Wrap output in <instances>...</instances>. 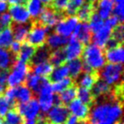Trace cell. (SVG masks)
Returning <instances> with one entry per match:
<instances>
[{
	"instance_id": "41",
	"label": "cell",
	"mask_w": 124,
	"mask_h": 124,
	"mask_svg": "<svg viewBox=\"0 0 124 124\" xmlns=\"http://www.w3.org/2000/svg\"><path fill=\"white\" fill-rule=\"evenodd\" d=\"M123 36H124V31H123V26L122 24H119L117 26H116L111 32V38L115 39L120 44H122L123 42Z\"/></svg>"
},
{
	"instance_id": "22",
	"label": "cell",
	"mask_w": 124,
	"mask_h": 124,
	"mask_svg": "<svg viewBox=\"0 0 124 124\" xmlns=\"http://www.w3.org/2000/svg\"><path fill=\"white\" fill-rule=\"evenodd\" d=\"M26 8L30 16L33 19H38L39 16L44 9L43 4L40 0H26Z\"/></svg>"
},
{
	"instance_id": "25",
	"label": "cell",
	"mask_w": 124,
	"mask_h": 124,
	"mask_svg": "<svg viewBox=\"0 0 124 124\" xmlns=\"http://www.w3.org/2000/svg\"><path fill=\"white\" fill-rule=\"evenodd\" d=\"M99 72L98 71H93V72H84L80 78L78 83L80 87L91 89L94 83L99 80Z\"/></svg>"
},
{
	"instance_id": "56",
	"label": "cell",
	"mask_w": 124,
	"mask_h": 124,
	"mask_svg": "<svg viewBox=\"0 0 124 124\" xmlns=\"http://www.w3.org/2000/svg\"><path fill=\"white\" fill-rule=\"evenodd\" d=\"M0 124H3V119L1 116H0Z\"/></svg>"
},
{
	"instance_id": "27",
	"label": "cell",
	"mask_w": 124,
	"mask_h": 124,
	"mask_svg": "<svg viewBox=\"0 0 124 124\" xmlns=\"http://www.w3.org/2000/svg\"><path fill=\"white\" fill-rule=\"evenodd\" d=\"M77 91H78V88L77 85H73V86L70 87V88H66V90L62 91L58 95L59 100H60V105H69L73 100H75L77 97Z\"/></svg>"
},
{
	"instance_id": "5",
	"label": "cell",
	"mask_w": 124,
	"mask_h": 124,
	"mask_svg": "<svg viewBox=\"0 0 124 124\" xmlns=\"http://www.w3.org/2000/svg\"><path fill=\"white\" fill-rule=\"evenodd\" d=\"M49 28L45 27L38 22L34 23L31 26V29L26 38V43L35 48H38L45 45Z\"/></svg>"
},
{
	"instance_id": "47",
	"label": "cell",
	"mask_w": 124,
	"mask_h": 124,
	"mask_svg": "<svg viewBox=\"0 0 124 124\" xmlns=\"http://www.w3.org/2000/svg\"><path fill=\"white\" fill-rule=\"evenodd\" d=\"M21 47V43H19L17 41H13V43L9 46V51L11 52L12 54H14L16 56V55H17L19 54Z\"/></svg>"
},
{
	"instance_id": "21",
	"label": "cell",
	"mask_w": 124,
	"mask_h": 124,
	"mask_svg": "<svg viewBox=\"0 0 124 124\" xmlns=\"http://www.w3.org/2000/svg\"><path fill=\"white\" fill-rule=\"evenodd\" d=\"M68 42V38H64L57 33H51L47 37L46 43L47 47L49 49L54 50L57 48H60L63 46H66Z\"/></svg>"
},
{
	"instance_id": "53",
	"label": "cell",
	"mask_w": 124,
	"mask_h": 124,
	"mask_svg": "<svg viewBox=\"0 0 124 124\" xmlns=\"http://www.w3.org/2000/svg\"><path fill=\"white\" fill-rule=\"evenodd\" d=\"M40 1H41L43 4H47V5L51 4V3H52V0H40Z\"/></svg>"
},
{
	"instance_id": "44",
	"label": "cell",
	"mask_w": 124,
	"mask_h": 124,
	"mask_svg": "<svg viewBox=\"0 0 124 124\" xmlns=\"http://www.w3.org/2000/svg\"><path fill=\"white\" fill-rule=\"evenodd\" d=\"M12 23V20L10 18V16L9 13H4L0 16V31L4 28L9 27Z\"/></svg>"
},
{
	"instance_id": "29",
	"label": "cell",
	"mask_w": 124,
	"mask_h": 124,
	"mask_svg": "<svg viewBox=\"0 0 124 124\" xmlns=\"http://www.w3.org/2000/svg\"><path fill=\"white\" fill-rule=\"evenodd\" d=\"M33 93L26 85H20L16 87V103H26L32 99Z\"/></svg>"
},
{
	"instance_id": "14",
	"label": "cell",
	"mask_w": 124,
	"mask_h": 124,
	"mask_svg": "<svg viewBox=\"0 0 124 124\" xmlns=\"http://www.w3.org/2000/svg\"><path fill=\"white\" fill-rule=\"evenodd\" d=\"M82 44L88 45L92 40V31L87 22H81L77 25L72 35Z\"/></svg>"
},
{
	"instance_id": "31",
	"label": "cell",
	"mask_w": 124,
	"mask_h": 124,
	"mask_svg": "<svg viewBox=\"0 0 124 124\" xmlns=\"http://www.w3.org/2000/svg\"><path fill=\"white\" fill-rule=\"evenodd\" d=\"M69 75V71H68V68L66 65H62V66H57L54 70H53L51 74L48 76V80L51 83H57L59 81L65 79L67 78Z\"/></svg>"
},
{
	"instance_id": "4",
	"label": "cell",
	"mask_w": 124,
	"mask_h": 124,
	"mask_svg": "<svg viewBox=\"0 0 124 124\" xmlns=\"http://www.w3.org/2000/svg\"><path fill=\"white\" fill-rule=\"evenodd\" d=\"M123 67L121 64H110L105 66L102 71L99 73V78L104 82L111 85H117L122 83V77Z\"/></svg>"
},
{
	"instance_id": "33",
	"label": "cell",
	"mask_w": 124,
	"mask_h": 124,
	"mask_svg": "<svg viewBox=\"0 0 124 124\" xmlns=\"http://www.w3.org/2000/svg\"><path fill=\"white\" fill-rule=\"evenodd\" d=\"M77 96L78 97V100L83 104L87 105L88 106H92L93 104L96 101L94 99L93 95L92 94V92L90 89H87V88H82L79 87L77 91Z\"/></svg>"
},
{
	"instance_id": "42",
	"label": "cell",
	"mask_w": 124,
	"mask_h": 124,
	"mask_svg": "<svg viewBox=\"0 0 124 124\" xmlns=\"http://www.w3.org/2000/svg\"><path fill=\"white\" fill-rule=\"evenodd\" d=\"M68 3H69V0H52V9L56 12L61 13L62 11L66 10Z\"/></svg>"
},
{
	"instance_id": "49",
	"label": "cell",
	"mask_w": 124,
	"mask_h": 124,
	"mask_svg": "<svg viewBox=\"0 0 124 124\" xmlns=\"http://www.w3.org/2000/svg\"><path fill=\"white\" fill-rule=\"evenodd\" d=\"M9 9V6H8V3L6 1H2L0 0V16L4 13H6V11Z\"/></svg>"
},
{
	"instance_id": "59",
	"label": "cell",
	"mask_w": 124,
	"mask_h": 124,
	"mask_svg": "<svg viewBox=\"0 0 124 124\" xmlns=\"http://www.w3.org/2000/svg\"><path fill=\"white\" fill-rule=\"evenodd\" d=\"M63 124H64V123H63Z\"/></svg>"
},
{
	"instance_id": "55",
	"label": "cell",
	"mask_w": 124,
	"mask_h": 124,
	"mask_svg": "<svg viewBox=\"0 0 124 124\" xmlns=\"http://www.w3.org/2000/svg\"><path fill=\"white\" fill-rule=\"evenodd\" d=\"M87 1H88V3L92 4H95V3L98 2V0H87Z\"/></svg>"
},
{
	"instance_id": "1",
	"label": "cell",
	"mask_w": 124,
	"mask_h": 124,
	"mask_svg": "<svg viewBox=\"0 0 124 124\" xmlns=\"http://www.w3.org/2000/svg\"><path fill=\"white\" fill-rule=\"evenodd\" d=\"M92 105L87 124H116L122 116V100L117 98L113 92L99 98Z\"/></svg>"
},
{
	"instance_id": "36",
	"label": "cell",
	"mask_w": 124,
	"mask_h": 124,
	"mask_svg": "<svg viewBox=\"0 0 124 124\" xmlns=\"http://www.w3.org/2000/svg\"><path fill=\"white\" fill-rule=\"evenodd\" d=\"M73 85H75L74 80L71 78H66L61 81H59L57 83H54L53 84H51V88L53 93H60L62 91L66 90V88L73 86Z\"/></svg>"
},
{
	"instance_id": "57",
	"label": "cell",
	"mask_w": 124,
	"mask_h": 124,
	"mask_svg": "<svg viewBox=\"0 0 124 124\" xmlns=\"http://www.w3.org/2000/svg\"><path fill=\"white\" fill-rule=\"evenodd\" d=\"M116 124H123V123H122V122H121V121H120V122H117Z\"/></svg>"
},
{
	"instance_id": "54",
	"label": "cell",
	"mask_w": 124,
	"mask_h": 124,
	"mask_svg": "<svg viewBox=\"0 0 124 124\" xmlns=\"http://www.w3.org/2000/svg\"><path fill=\"white\" fill-rule=\"evenodd\" d=\"M4 92V86H3V85L0 84V95L2 94Z\"/></svg>"
},
{
	"instance_id": "30",
	"label": "cell",
	"mask_w": 124,
	"mask_h": 124,
	"mask_svg": "<svg viewBox=\"0 0 124 124\" xmlns=\"http://www.w3.org/2000/svg\"><path fill=\"white\" fill-rule=\"evenodd\" d=\"M94 13V6L89 3H85L77 12V18L81 22H87L89 21L90 17Z\"/></svg>"
},
{
	"instance_id": "26",
	"label": "cell",
	"mask_w": 124,
	"mask_h": 124,
	"mask_svg": "<svg viewBox=\"0 0 124 124\" xmlns=\"http://www.w3.org/2000/svg\"><path fill=\"white\" fill-rule=\"evenodd\" d=\"M16 60V56L6 48H0V68L9 70Z\"/></svg>"
},
{
	"instance_id": "19",
	"label": "cell",
	"mask_w": 124,
	"mask_h": 124,
	"mask_svg": "<svg viewBox=\"0 0 124 124\" xmlns=\"http://www.w3.org/2000/svg\"><path fill=\"white\" fill-rule=\"evenodd\" d=\"M92 94L93 95L95 100L101 97H105L109 95L112 92L111 87L109 84H107L105 82H104L103 80L100 79L94 83V85L93 86V88H91Z\"/></svg>"
},
{
	"instance_id": "43",
	"label": "cell",
	"mask_w": 124,
	"mask_h": 124,
	"mask_svg": "<svg viewBox=\"0 0 124 124\" xmlns=\"http://www.w3.org/2000/svg\"><path fill=\"white\" fill-rule=\"evenodd\" d=\"M112 14L113 16L116 17L119 20L120 23L122 24V21L124 20V4H116L113 6V9H112Z\"/></svg>"
},
{
	"instance_id": "37",
	"label": "cell",
	"mask_w": 124,
	"mask_h": 124,
	"mask_svg": "<svg viewBox=\"0 0 124 124\" xmlns=\"http://www.w3.org/2000/svg\"><path fill=\"white\" fill-rule=\"evenodd\" d=\"M16 101L9 100L5 95H0V116L3 117L13 108H16Z\"/></svg>"
},
{
	"instance_id": "12",
	"label": "cell",
	"mask_w": 124,
	"mask_h": 124,
	"mask_svg": "<svg viewBox=\"0 0 124 124\" xmlns=\"http://www.w3.org/2000/svg\"><path fill=\"white\" fill-rule=\"evenodd\" d=\"M60 19H61L60 13L56 12L52 8H44L42 14L38 17V22L50 29L53 26H55V25Z\"/></svg>"
},
{
	"instance_id": "24",
	"label": "cell",
	"mask_w": 124,
	"mask_h": 124,
	"mask_svg": "<svg viewBox=\"0 0 124 124\" xmlns=\"http://www.w3.org/2000/svg\"><path fill=\"white\" fill-rule=\"evenodd\" d=\"M31 25L29 24H23V25H17L16 24L12 28L13 36L14 39L19 43H23L26 40L27 35L31 29Z\"/></svg>"
},
{
	"instance_id": "11",
	"label": "cell",
	"mask_w": 124,
	"mask_h": 124,
	"mask_svg": "<svg viewBox=\"0 0 124 124\" xmlns=\"http://www.w3.org/2000/svg\"><path fill=\"white\" fill-rule=\"evenodd\" d=\"M9 15L13 22L17 25L28 24L31 20V16L24 4L11 5L9 9Z\"/></svg>"
},
{
	"instance_id": "8",
	"label": "cell",
	"mask_w": 124,
	"mask_h": 124,
	"mask_svg": "<svg viewBox=\"0 0 124 124\" xmlns=\"http://www.w3.org/2000/svg\"><path fill=\"white\" fill-rule=\"evenodd\" d=\"M78 23H79V21L75 16H67L64 19H60L58 23L55 25V33L64 38H69L72 35L74 29Z\"/></svg>"
},
{
	"instance_id": "51",
	"label": "cell",
	"mask_w": 124,
	"mask_h": 124,
	"mask_svg": "<svg viewBox=\"0 0 124 124\" xmlns=\"http://www.w3.org/2000/svg\"><path fill=\"white\" fill-rule=\"evenodd\" d=\"M112 2V4H114V5H116V4H123V1L124 0H110Z\"/></svg>"
},
{
	"instance_id": "16",
	"label": "cell",
	"mask_w": 124,
	"mask_h": 124,
	"mask_svg": "<svg viewBox=\"0 0 124 124\" xmlns=\"http://www.w3.org/2000/svg\"><path fill=\"white\" fill-rule=\"evenodd\" d=\"M111 32L112 30L104 25L103 27L100 28L98 31H96L94 35L92 37L93 44L97 45L100 48H105L107 42L111 38Z\"/></svg>"
},
{
	"instance_id": "10",
	"label": "cell",
	"mask_w": 124,
	"mask_h": 124,
	"mask_svg": "<svg viewBox=\"0 0 124 124\" xmlns=\"http://www.w3.org/2000/svg\"><path fill=\"white\" fill-rule=\"evenodd\" d=\"M83 44H82L76 38L71 36L68 39L67 43L66 44L65 48H63L66 54V61L75 60V59H79L82 55L83 51Z\"/></svg>"
},
{
	"instance_id": "52",
	"label": "cell",
	"mask_w": 124,
	"mask_h": 124,
	"mask_svg": "<svg viewBox=\"0 0 124 124\" xmlns=\"http://www.w3.org/2000/svg\"><path fill=\"white\" fill-rule=\"evenodd\" d=\"M22 124H36V121L35 120H26Z\"/></svg>"
},
{
	"instance_id": "3",
	"label": "cell",
	"mask_w": 124,
	"mask_h": 124,
	"mask_svg": "<svg viewBox=\"0 0 124 124\" xmlns=\"http://www.w3.org/2000/svg\"><path fill=\"white\" fill-rule=\"evenodd\" d=\"M8 76L7 83L9 87H17L21 85L26 80L27 75L31 72V66L19 60H16L11 66Z\"/></svg>"
},
{
	"instance_id": "7",
	"label": "cell",
	"mask_w": 124,
	"mask_h": 124,
	"mask_svg": "<svg viewBox=\"0 0 124 124\" xmlns=\"http://www.w3.org/2000/svg\"><path fill=\"white\" fill-rule=\"evenodd\" d=\"M16 110L26 120H34L40 113V106L36 99H31L26 103H17Z\"/></svg>"
},
{
	"instance_id": "23",
	"label": "cell",
	"mask_w": 124,
	"mask_h": 124,
	"mask_svg": "<svg viewBox=\"0 0 124 124\" xmlns=\"http://www.w3.org/2000/svg\"><path fill=\"white\" fill-rule=\"evenodd\" d=\"M35 51H36V48L31 46L28 43H21V49H20L19 54H17L18 60L29 64L33 55H34Z\"/></svg>"
},
{
	"instance_id": "32",
	"label": "cell",
	"mask_w": 124,
	"mask_h": 124,
	"mask_svg": "<svg viewBox=\"0 0 124 124\" xmlns=\"http://www.w3.org/2000/svg\"><path fill=\"white\" fill-rule=\"evenodd\" d=\"M53 70V66L50 64L49 61L43 62V63L36 65V66L31 67V71H32V73L42 77V78H48L51 74Z\"/></svg>"
},
{
	"instance_id": "38",
	"label": "cell",
	"mask_w": 124,
	"mask_h": 124,
	"mask_svg": "<svg viewBox=\"0 0 124 124\" xmlns=\"http://www.w3.org/2000/svg\"><path fill=\"white\" fill-rule=\"evenodd\" d=\"M6 124H22L25 122L23 116L19 113L16 108H13L5 116Z\"/></svg>"
},
{
	"instance_id": "28",
	"label": "cell",
	"mask_w": 124,
	"mask_h": 124,
	"mask_svg": "<svg viewBox=\"0 0 124 124\" xmlns=\"http://www.w3.org/2000/svg\"><path fill=\"white\" fill-rule=\"evenodd\" d=\"M69 71V75L72 79L78 78L82 72L83 71V63L81 59H75V60L68 61L66 65Z\"/></svg>"
},
{
	"instance_id": "13",
	"label": "cell",
	"mask_w": 124,
	"mask_h": 124,
	"mask_svg": "<svg viewBox=\"0 0 124 124\" xmlns=\"http://www.w3.org/2000/svg\"><path fill=\"white\" fill-rule=\"evenodd\" d=\"M68 110L71 115L75 116L82 121H87L89 115L90 108L87 105L80 101L78 99L73 100L68 105Z\"/></svg>"
},
{
	"instance_id": "18",
	"label": "cell",
	"mask_w": 124,
	"mask_h": 124,
	"mask_svg": "<svg viewBox=\"0 0 124 124\" xmlns=\"http://www.w3.org/2000/svg\"><path fill=\"white\" fill-rule=\"evenodd\" d=\"M50 53H51L50 49L47 46H45V45L36 48V51H35L34 55H33L32 59H31L29 63L30 66L31 67V66H36V65L48 61Z\"/></svg>"
},
{
	"instance_id": "60",
	"label": "cell",
	"mask_w": 124,
	"mask_h": 124,
	"mask_svg": "<svg viewBox=\"0 0 124 124\" xmlns=\"http://www.w3.org/2000/svg\"><path fill=\"white\" fill-rule=\"evenodd\" d=\"M5 124H6V123H5Z\"/></svg>"
},
{
	"instance_id": "6",
	"label": "cell",
	"mask_w": 124,
	"mask_h": 124,
	"mask_svg": "<svg viewBox=\"0 0 124 124\" xmlns=\"http://www.w3.org/2000/svg\"><path fill=\"white\" fill-rule=\"evenodd\" d=\"M38 104L43 112H48L54 105V95L52 91L49 80L42 86L38 93Z\"/></svg>"
},
{
	"instance_id": "50",
	"label": "cell",
	"mask_w": 124,
	"mask_h": 124,
	"mask_svg": "<svg viewBox=\"0 0 124 124\" xmlns=\"http://www.w3.org/2000/svg\"><path fill=\"white\" fill-rule=\"evenodd\" d=\"M10 5H20V4H26V0H8Z\"/></svg>"
},
{
	"instance_id": "46",
	"label": "cell",
	"mask_w": 124,
	"mask_h": 124,
	"mask_svg": "<svg viewBox=\"0 0 124 124\" xmlns=\"http://www.w3.org/2000/svg\"><path fill=\"white\" fill-rule=\"evenodd\" d=\"M5 96L11 101H16V87H9L5 91Z\"/></svg>"
},
{
	"instance_id": "48",
	"label": "cell",
	"mask_w": 124,
	"mask_h": 124,
	"mask_svg": "<svg viewBox=\"0 0 124 124\" xmlns=\"http://www.w3.org/2000/svg\"><path fill=\"white\" fill-rule=\"evenodd\" d=\"M9 70L1 69L0 68V84L4 86L7 83L8 76H9Z\"/></svg>"
},
{
	"instance_id": "17",
	"label": "cell",
	"mask_w": 124,
	"mask_h": 124,
	"mask_svg": "<svg viewBox=\"0 0 124 124\" xmlns=\"http://www.w3.org/2000/svg\"><path fill=\"white\" fill-rule=\"evenodd\" d=\"M48 80V78H42V77L38 76V75L34 74V73L30 72L27 75V77H26L25 82H26V86L28 88H30L31 92L33 91L34 93H38V91L40 90V88H42V86Z\"/></svg>"
},
{
	"instance_id": "35",
	"label": "cell",
	"mask_w": 124,
	"mask_h": 124,
	"mask_svg": "<svg viewBox=\"0 0 124 124\" xmlns=\"http://www.w3.org/2000/svg\"><path fill=\"white\" fill-rule=\"evenodd\" d=\"M13 41H14V36H13L12 28L10 26L0 31V48H9Z\"/></svg>"
},
{
	"instance_id": "58",
	"label": "cell",
	"mask_w": 124,
	"mask_h": 124,
	"mask_svg": "<svg viewBox=\"0 0 124 124\" xmlns=\"http://www.w3.org/2000/svg\"><path fill=\"white\" fill-rule=\"evenodd\" d=\"M2 1H5V0H2Z\"/></svg>"
},
{
	"instance_id": "9",
	"label": "cell",
	"mask_w": 124,
	"mask_h": 124,
	"mask_svg": "<svg viewBox=\"0 0 124 124\" xmlns=\"http://www.w3.org/2000/svg\"><path fill=\"white\" fill-rule=\"evenodd\" d=\"M69 115L70 112L67 107L58 105H54L48 110L46 119L48 124H63L66 122Z\"/></svg>"
},
{
	"instance_id": "39",
	"label": "cell",
	"mask_w": 124,
	"mask_h": 124,
	"mask_svg": "<svg viewBox=\"0 0 124 124\" xmlns=\"http://www.w3.org/2000/svg\"><path fill=\"white\" fill-rule=\"evenodd\" d=\"M86 0H69L66 8V13L68 16H73L77 14L78 10L85 4Z\"/></svg>"
},
{
	"instance_id": "40",
	"label": "cell",
	"mask_w": 124,
	"mask_h": 124,
	"mask_svg": "<svg viewBox=\"0 0 124 124\" xmlns=\"http://www.w3.org/2000/svg\"><path fill=\"white\" fill-rule=\"evenodd\" d=\"M88 21H89L88 26H89L91 31L93 33L98 31L104 26V20H102L96 13H93Z\"/></svg>"
},
{
	"instance_id": "45",
	"label": "cell",
	"mask_w": 124,
	"mask_h": 124,
	"mask_svg": "<svg viewBox=\"0 0 124 124\" xmlns=\"http://www.w3.org/2000/svg\"><path fill=\"white\" fill-rule=\"evenodd\" d=\"M119 24H122V23H120L119 20L113 16H110L109 18H107V19L105 20V22H104V25H105V26H106L107 27L110 28L111 30H113L114 28H115L116 26H118Z\"/></svg>"
},
{
	"instance_id": "15",
	"label": "cell",
	"mask_w": 124,
	"mask_h": 124,
	"mask_svg": "<svg viewBox=\"0 0 124 124\" xmlns=\"http://www.w3.org/2000/svg\"><path fill=\"white\" fill-rule=\"evenodd\" d=\"M105 60L110 64H122L124 60V51L122 45L105 50Z\"/></svg>"
},
{
	"instance_id": "20",
	"label": "cell",
	"mask_w": 124,
	"mask_h": 124,
	"mask_svg": "<svg viewBox=\"0 0 124 124\" xmlns=\"http://www.w3.org/2000/svg\"><path fill=\"white\" fill-rule=\"evenodd\" d=\"M114 4L110 0H98L96 5V14L102 20H106L111 16Z\"/></svg>"
},
{
	"instance_id": "2",
	"label": "cell",
	"mask_w": 124,
	"mask_h": 124,
	"mask_svg": "<svg viewBox=\"0 0 124 124\" xmlns=\"http://www.w3.org/2000/svg\"><path fill=\"white\" fill-rule=\"evenodd\" d=\"M83 65L94 71H99L105 66V57L102 48L93 44H88L83 51Z\"/></svg>"
},
{
	"instance_id": "34",
	"label": "cell",
	"mask_w": 124,
	"mask_h": 124,
	"mask_svg": "<svg viewBox=\"0 0 124 124\" xmlns=\"http://www.w3.org/2000/svg\"><path fill=\"white\" fill-rule=\"evenodd\" d=\"M48 61L50 62V64L52 66H62L64 64L65 62H66V54H65V52L63 48H57L54 49L53 52L50 53V56H49V60Z\"/></svg>"
}]
</instances>
